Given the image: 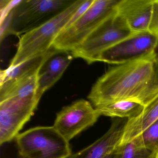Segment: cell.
Masks as SVG:
<instances>
[{
	"mask_svg": "<svg viewBox=\"0 0 158 158\" xmlns=\"http://www.w3.org/2000/svg\"><path fill=\"white\" fill-rule=\"evenodd\" d=\"M158 97L157 53L110 68L97 80L88 99L94 108L121 100L145 107Z\"/></svg>",
	"mask_w": 158,
	"mask_h": 158,
	"instance_id": "1",
	"label": "cell"
},
{
	"mask_svg": "<svg viewBox=\"0 0 158 158\" xmlns=\"http://www.w3.org/2000/svg\"><path fill=\"white\" fill-rule=\"evenodd\" d=\"M85 0L74 1L70 6L48 22L23 35L10 67H14L27 60L47 52L52 47L59 34Z\"/></svg>",
	"mask_w": 158,
	"mask_h": 158,
	"instance_id": "2",
	"label": "cell"
},
{
	"mask_svg": "<svg viewBox=\"0 0 158 158\" xmlns=\"http://www.w3.org/2000/svg\"><path fill=\"white\" fill-rule=\"evenodd\" d=\"M20 158H68L72 154L68 142L53 126H38L15 138Z\"/></svg>",
	"mask_w": 158,
	"mask_h": 158,
	"instance_id": "3",
	"label": "cell"
},
{
	"mask_svg": "<svg viewBox=\"0 0 158 158\" xmlns=\"http://www.w3.org/2000/svg\"><path fill=\"white\" fill-rule=\"evenodd\" d=\"M118 2L119 0H94L79 19L59 34L52 47L59 51H73L115 11Z\"/></svg>",
	"mask_w": 158,
	"mask_h": 158,
	"instance_id": "4",
	"label": "cell"
},
{
	"mask_svg": "<svg viewBox=\"0 0 158 158\" xmlns=\"http://www.w3.org/2000/svg\"><path fill=\"white\" fill-rule=\"evenodd\" d=\"M134 34L116 10L93 31L71 53L90 64L98 61L101 54Z\"/></svg>",
	"mask_w": 158,
	"mask_h": 158,
	"instance_id": "5",
	"label": "cell"
},
{
	"mask_svg": "<svg viewBox=\"0 0 158 158\" xmlns=\"http://www.w3.org/2000/svg\"><path fill=\"white\" fill-rule=\"evenodd\" d=\"M74 1L23 0L12 10L10 34L24 35L44 24Z\"/></svg>",
	"mask_w": 158,
	"mask_h": 158,
	"instance_id": "6",
	"label": "cell"
},
{
	"mask_svg": "<svg viewBox=\"0 0 158 158\" xmlns=\"http://www.w3.org/2000/svg\"><path fill=\"white\" fill-rule=\"evenodd\" d=\"M41 96L37 92L0 102V144L15 139L34 114Z\"/></svg>",
	"mask_w": 158,
	"mask_h": 158,
	"instance_id": "7",
	"label": "cell"
},
{
	"mask_svg": "<svg viewBox=\"0 0 158 158\" xmlns=\"http://www.w3.org/2000/svg\"><path fill=\"white\" fill-rule=\"evenodd\" d=\"M158 47V35L149 31L134 33L103 52L98 61L119 65L152 56Z\"/></svg>",
	"mask_w": 158,
	"mask_h": 158,
	"instance_id": "8",
	"label": "cell"
},
{
	"mask_svg": "<svg viewBox=\"0 0 158 158\" xmlns=\"http://www.w3.org/2000/svg\"><path fill=\"white\" fill-rule=\"evenodd\" d=\"M101 116L90 102L80 99L57 114L53 126L68 142L94 125Z\"/></svg>",
	"mask_w": 158,
	"mask_h": 158,
	"instance_id": "9",
	"label": "cell"
},
{
	"mask_svg": "<svg viewBox=\"0 0 158 158\" xmlns=\"http://www.w3.org/2000/svg\"><path fill=\"white\" fill-rule=\"evenodd\" d=\"M126 122L123 118H114L109 130L101 137L68 158H114Z\"/></svg>",
	"mask_w": 158,
	"mask_h": 158,
	"instance_id": "10",
	"label": "cell"
},
{
	"mask_svg": "<svg viewBox=\"0 0 158 158\" xmlns=\"http://www.w3.org/2000/svg\"><path fill=\"white\" fill-rule=\"evenodd\" d=\"M153 0H119L117 14L126 22L133 33L148 31Z\"/></svg>",
	"mask_w": 158,
	"mask_h": 158,
	"instance_id": "11",
	"label": "cell"
},
{
	"mask_svg": "<svg viewBox=\"0 0 158 158\" xmlns=\"http://www.w3.org/2000/svg\"><path fill=\"white\" fill-rule=\"evenodd\" d=\"M73 57L67 52H60L52 57L43 65L39 74L37 93L42 97L52 86L67 69Z\"/></svg>",
	"mask_w": 158,
	"mask_h": 158,
	"instance_id": "12",
	"label": "cell"
},
{
	"mask_svg": "<svg viewBox=\"0 0 158 158\" xmlns=\"http://www.w3.org/2000/svg\"><path fill=\"white\" fill-rule=\"evenodd\" d=\"M158 119V97L144 107L139 115L127 121L118 146L132 141Z\"/></svg>",
	"mask_w": 158,
	"mask_h": 158,
	"instance_id": "13",
	"label": "cell"
},
{
	"mask_svg": "<svg viewBox=\"0 0 158 158\" xmlns=\"http://www.w3.org/2000/svg\"><path fill=\"white\" fill-rule=\"evenodd\" d=\"M60 52L52 47L47 52L31 58L14 67H9L6 70L1 71V84L39 73L45 63Z\"/></svg>",
	"mask_w": 158,
	"mask_h": 158,
	"instance_id": "14",
	"label": "cell"
},
{
	"mask_svg": "<svg viewBox=\"0 0 158 158\" xmlns=\"http://www.w3.org/2000/svg\"><path fill=\"white\" fill-rule=\"evenodd\" d=\"M39 73L0 84V102L14 97H25L37 92Z\"/></svg>",
	"mask_w": 158,
	"mask_h": 158,
	"instance_id": "15",
	"label": "cell"
},
{
	"mask_svg": "<svg viewBox=\"0 0 158 158\" xmlns=\"http://www.w3.org/2000/svg\"><path fill=\"white\" fill-rule=\"evenodd\" d=\"M144 107L142 104L135 102L121 100L108 103L95 109L101 115L128 120L139 115Z\"/></svg>",
	"mask_w": 158,
	"mask_h": 158,
	"instance_id": "16",
	"label": "cell"
},
{
	"mask_svg": "<svg viewBox=\"0 0 158 158\" xmlns=\"http://www.w3.org/2000/svg\"><path fill=\"white\" fill-rule=\"evenodd\" d=\"M156 152L139 147L135 139L124 145L118 146L114 158H156Z\"/></svg>",
	"mask_w": 158,
	"mask_h": 158,
	"instance_id": "17",
	"label": "cell"
},
{
	"mask_svg": "<svg viewBox=\"0 0 158 158\" xmlns=\"http://www.w3.org/2000/svg\"><path fill=\"white\" fill-rule=\"evenodd\" d=\"M134 139L139 147L156 152L158 149V119Z\"/></svg>",
	"mask_w": 158,
	"mask_h": 158,
	"instance_id": "18",
	"label": "cell"
},
{
	"mask_svg": "<svg viewBox=\"0 0 158 158\" xmlns=\"http://www.w3.org/2000/svg\"><path fill=\"white\" fill-rule=\"evenodd\" d=\"M93 1L94 0H86V1L85 0L82 5L75 12L73 15L71 17V19L69 20V22H68L63 30L71 26L75 22H76L78 19H79L85 14V13L87 10L88 9L92 4Z\"/></svg>",
	"mask_w": 158,
	"mask_h": 158,
	"instance_id": "19",
	"label": "cell"
},
{
	"mask_svg": "<svg viewBox=\"0 0 158 158\" xmlns=\"http://www.w3.org/2000/svg\"><path fill=\"white\" fill-rule=\"evenodd\" d=\"M148 31L158 35V0H153L151 19Z\"/></svg>",
	"mask_w": 158,
	"mask_h": 158,
	"instance_id": "20",
	"label": "cell"
},
{
	"mask_svg": "<svg viewBox=\"0 0 158 158\" xmlns=\"http://www.w3.org/2000/svg\"><path fill=\"white\" fill-rule=\"evenodd\" d=\"M22 1H1V22L3 21L10 12Z\"/></svg>",
	"mask_w": 158,
	"mask_h": 158,
	"instance_id": "21",
	"label": "cell"
},
{
	"mask_svg": "<svg viewBox=\"0 0 158 158\" xmlns=\"http://www.w3.org/2000/svg\"><path fill=\"white\" fill-rule=\"evenodd\" d=\"M12 10L6 16V18L1 22V29H0V37L1 41H2L8 35L10 34L11 24L12 20Z\"/></svg>",
	"mask_w": 158,
	"mask_h": 158,
	"instance_id": "22",
	"label": "cell"
},
{
	"mask_svg": "<svg viewBox=\"0 0 158 158\" xmlns=\"http://www.w3.org/2000/svg\"><path fill=\"white\" fill-rule=\"evenodd\" d=\"M156 158H158V149L156 152Z\"/></svg>",
	"mask_w": 158,
	"mask_h": 158,
	"instance_id": "23",
	"label": "cell"
},
{
	"mask_svg": "<svg viewBox=\"0 0 158 158\" xmlns=\"http://www.w3.org/2000/svg\"><path fill=\"white\" fill-rule=\"evenodd\" d=\"M157 56H158V52H157Z\"/></svg>",
	"mask_w": 158,
	"mask_h": 158,
	"instance_id": "24",
	"label": "cell"
}]
</instances>
